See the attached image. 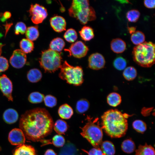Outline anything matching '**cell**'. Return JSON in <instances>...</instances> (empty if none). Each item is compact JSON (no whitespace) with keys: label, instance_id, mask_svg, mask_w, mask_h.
Wrapping results in <instances>:
<instances>
[{"label":"cell","instance_id":"cell-10","mask_svg":"<svg viewBox=\"0 0 155 155\" xmlns=\"http://www.w3.org/2000/svg\"><path fill=\"white\" fill-rule=\"evenodd\" d=\"M27 56L26 53L21 49L15 50L10 58L9 61L11 65L17 69L23 67L26 63Z\"/></svg>","mask_w":155,"mask_h":155},{"label":"cell","instance_id":"cell-7","mask_svg":"<svg viewBox=\"0 0 155 155\" xmlns=\"http://www.w3.org/2000/svg\"><path fill=\"white\" fill-rule=\"evenodd\" d=\"M62 61L60 53L49 49L42 51L39 61L41 67L45 71L52 73L60 68Z\"/></svg>","mask_w":155,"mask_h":155},{"label":"cell","instance_id":"cell-2","mask_svg":"<svg viewBox=\"0 0 155 155\" xmlns=\"http://www.w3.org/2000/svg\"><path fill=\"white\" fill-rule=\"evenodd\" d=\"M127 115L117 109L106 111L101 117L102 129L112 138L123 136L128 129Z\"/></svg>","mask_w":155,"mask_h":155},{"label":"cell","instance_id":"cell-39","mask_svg":"<svg viewBox=\"0 0 155 155\" xmlns=\"http://www.w3.org/2000/svg\"><path fill=\"white\" fill-rule=\"evenodd\" d=\"M44 101L45 105L50 108L55 106L57 104L56 98L51 95H48L45 96L44 97Z\"/></svg>","mask_w":155,"mask_h":155},{"label":"cell","instance_id":"cell-18","mask_svg":"<svg viewBox=\"0 0 155 155\" xmlns=\"http://www.w3.org/2000/svg\"><path fill=\"white\" fill-rule=\"evenodd\" d=\"M78 153L75 146L70 142H67L61 148L58 155H78Z\"/></svg>","mask_w":155,"mask_h":155},{"label":"cell","instance_id":"cell-45","mask_svg":"<svg viewBox=\"0 0 155 155\" xmlns=\"http://www.w3.org/2000/svg\"><path fill=\"white\" fill-rule=\"evenodd\" d=\"M44 155H57V154L53 150L49 149L46 150Z\"/></svg>","mask_w":155,"mask_h":155},{"label":"cell","instance_id":"cell-15","mask_svg":"<svg viewBox=\"0 0 155 155\" xmlns=\"http://www.w3.org/2000/svg\"><path fill=\"white\" fill-rule=\"evenodd\" d=\"M13 155H38L34 147L24 144L19 146L16 149Z\"/></svg>","mask_w":155,"mask_h":155},{"label":"cell","instance_id":"cell-32","mask_svg":"<svg viewBox=\"0 0 155 155\" xmlns=\"http://www.w3.org/2000/svg\"><path fill=\"white\" fill-rule=\"evenodd\" d=\"M90 103L88 101L85 99H82L77 102L76 106V112L79 114L83 113L88 109Z\"/></svg>","mask_w":155,"mask_h":155},{"label":"cell","instance_id":"cell-42","mask_svg":"<svg viewBox=\"0 0 155 155\" xmlns=\"http://www.w3.org/2000/svg\"><path fill=\"white\" fill-rule=\"evenodd\" d=\"M88 155H104L100 148H94L91 149L88 152L84 150H82Z\"/></svg>","mask_w":155,"mask_h":155},{"label":"cell","instance_id":"cell-19","mask_svg":"<svg viewBox=\"0 0 155 155\" xmlns=\"http://www.w3.org/2000/svg\"><path fill=\"white\" fill-rule=\"evenodd\" d=\"M58 113L62 119H69L73 115V111L69 105L65 104L60 106L58 110Z\"/></svg>","mask_w":155,"mask_h":155},{"label":"cell","instance_id":"cell-33","mask_svg":"<svg viewBox=\"0 0 155 155\" xmlns=\"http://www.w3.org/2000/svg\"><path fill=\"white\" fill-rule=\"evenodd\" d=\"M44 97L43 94L38 92H35L30 94L28 97V100L31 103L37 104L42 102L44 100Z\"/></svg>","mask_w":155,"mask_h":155},{"label":"cell","instance_id":"cell-38","mask_svg":"<svg viewBox=\"0 0 155 155\" xmlns=\"http://www.w3.org/2000/svg\"><path fill=\"white\" fill-rule=\"evenodd\" d=\"M65 142L64 137L61 135L57 134L53 137L51 144H53L56 147H61L64 145Z\"/></svg>","mask_w":155,"mask_h":155},{"label":"cell","instance_id":"cell-8","mask_svg":"<svg viewBox=\"0 0 155 155\" xmlns=\"http://www.w3.org/2000/svg\"><path fill=\"white\" fill-rule=\"evenodd\" d=\"M29 11L31 16L32 21L35 24L41 23L48 15L45 7L37 3L31 5Z\"/></svg>","mask_w":155,"mask_h":155},{"label":"cell","instance_id":"cell-25","mask_svg":"<svg viewBox=\"0 0 155 155\" xmlns=\"http://www.w3.org/2000/svg\"><path fill=\"white\" fill-rule=\"evenodd\" d=\"M42 75L38 69L34 68L31 69L28 72L27 78L28 81L32 83H36L41 79Z\"/></svg>","mask_w":155,"mask_h":155},{"label":"cell","instance_id":"cell-20","mask_svg":"<svg viewBox=\"0 0 155 155\" xmlns=\"http://www.w3.org/2000/svg\"><path fill=\"white\" fill-rule=\"evenodd\" d=\"M100 148L104 155H114L115 154V147L110 141H105L102 142Z\"/></svg>","mask_w":155,"mask_h":155},{"label":"cell","instance_id":"cell-9","mask_svg":"<svg viewBox=\"0 0 155 155\" xmlns=\"http://www.w3.org/2000/svg\"><path fill=\"white\" fill-rule=\"evenodd\" d=\"M64 50L69 52L70 56L80 58L86 55L88 48L82 41H78L72 44L69 49Z\"/></svg>","mask_w":155,"mask_h":155},{"label":"cell","instance_id":"cell-31","mask_svg":"<svg viewBox=\"0 0 155 155\" xmlns=\"http://www.w3.org/2000/svg\"><path fill=\"white\" fill-rule=\"evenodd\" d=\"M145 36L144 33L140 31H136L131 34V40L132 42L136 45L141 44L144 42Z\"/></svg>","mask_w":155,"mask_h":155},{"label":"cell","instance_id":"cell-24","mask_svg":"<svg viewBox=\"0 0 155 155\" xmlns=\"http://www.w3.org/2000/svg\"><path fill=\"white\" fill-rule=\"evenodd\" d=\"M82 39L86 41H88L92 39L94 36L93 29L89 26H84L79 31Z\"/></svg>","mask_w":155,"mask_h":155},{"label":"cell","instance_id":"cell-30","mask_svg":"<svg viewBox=\"0 0 155 155\" xmlns=\"http://www.w3.org/2000/svg\"><path fill=\"white\" fill-rule=\"evenodd\" d=\"M137 74L136 69L133 66H129L126 67L123 72L124 78L129 81L134 80L136 78Z\"/></svg>","mask_w":155,"mask_h":155},{"label":"cell","instance_id":"cell-17","mask_svg":"<svg viewBox=\"0 0 155 155\" xmlns=\"http://www.w3.org/2000/svg\"><path fill=\"white\" fill-rule=\"evenodd\" d=\"M3 118L7 123L12 124L14 123L18 120V114L15 109L9 108L6 110L3 114Z\"/></svg>","mask_w":155,"mask_h":155},{"label":"cell","instance_id":"cell-14","mask_svg":"<svg viewBox=\"0 0 155 155\" xmlns=\"http://www.w3.org/2000/svg\"><path fill=\"white\" fill-rule=\"evenodd\" d=\"M51 26L57 32H61L65 30L66 22L64 18L60 16H55L51 18L50 20Z\"/></svg>","mask_w":155,"mask_h":155},{"label":"cell","instance_id":"cell-16","mask_svg":"<svg viewBox=\"0 0 155 155\" xmlns=\"http://www.w3.org/2000/svg\"><path fill=\"white\" fill-rule=\"evenodd\" d=\"M111 50L116 53H120L125 50L126 44L125 42L120 38H116L112 40L111 42Z\"/></svg>","mask_w":155,"mask_h":155},{"label":"cell","instance_id":"cell-28","mask_svg":"<svg viewBox=\"0 0 155 155\" xmlns=\"http://www.w3.org/2000/svg\"><path fill=\"white\" fill-rule=\"evenodd\" d=\"M25 34L26 37L28 39L31 41L36 40L39 35L38 26L28 27L26 29Z\"/></svg>","mask_w":155,"mask_h":155},{"label":"cell","instance_id":"cell-6","mask_svg":"<svg viewBox=\"0 0 155 155\" xmlns=\"http://www.w3.org/2000/svg\"><path fill=\"white\" fill-rule=\"evenodd\" d=\"M60 69V72L59 75V77L66 81L68 83L79 86L83 83V71L81 67L73 66L65 61Z\"/></svg>","mask_w":155,"mask_h":155},{"label":"cell","instance_id":"cell-5","mask_svg":"<svg viewBox=\"0 0 155 155\" xmlns=\"http://www.w3.org/2000/svg\"><path fill=\"white\" fill-rule=\"evenodd\" d=\"M88 122L81 128V135L86 138L95 148H100L102 142V129L98 123V118L92 120L89 117L87 118Z\"/></svg>","mask_w":155,"mask_h":155},{"label":"cell","instance_id":"cell-3","mask_svg":"<svg viewBox=\"0 0 155 155\" xmlns=\"http://www.w3.org/2000/svg\"><path fill=\"white\" fill-rule=\"evenodd\" d=\"M133 60L138 65L149 67L155 63V44L151 42H144L134 46L132 51Z\"/></svg>","mask_w":155,"mask_h":155},{"label":"cell","instance_id":"cell-27","mask_svg":"<svg viewBox=\"0 0 155 155\" xmlns=\"http://www.w3.org/2000/svg\"><path fill=\"white\" fill-rule=\"evenodd\" d=\"M121 148L125 153L130 154L133 152L135 149V144L130 139L124 140L121 144Z\"/></svg>","mask_w":155,"mask_h":155},{"label":"cell","instance_id":"cell-37","mask_svg":"<svg viewBox=\"0 0 155 155\" xmlns=\"http://www.w3.org/2000/svg\"><path fill=\"white\" fill-rule=\"evenodd\" d=\"M127 64L126 60L121 57L116 58L113 62L114 67L119 71L124 70L126 68Z\"/></svg>","mask_w":155,"mask_h":155},{"label":"cell","instance_id":"cell-43","mask_svg":"<svg viewBox=\"0 0 155 155\" xmlns=\"http://www.w3.org/2000/svg\"><path fill=\"white\" fill-rule=\"evenodd\" d=\"M144 3L145 6L147 8L152 9L155 8L154 0H145L144 1Z\"/></svg>","mask_w":155,"mask_h":155},{"label":"cell","instance_id":"cell-34","mask_svg":"<svg viewBox=\"0 0 155 155\" xmlns=\"http://www.w3.org/2000/svg\"><path fill=\"white\" fill-rule=\"evenodd\" d=\"M133 128L137 132L140 133H144L147 129L146 123L140 120H136L132 123Z\"/></svg>","mask_w":155,"mask_h":155},{"label":"cell","instance_id":"cell-36","mask_svg":"<svg viewBox=\"0 0 155 155\" xmlns=\"http://www.w3.org/2000/svg\"><path fill=\"white\" fill-rule=\"evenodd\" d=\"M140 15V13L139 11L133 9L127 12L126 16L129 21L131 22H135L138 21Z\"/></svg>","mask_w":155,"mask_h":155},{"label":"cell","instance_id":"cell-4","mask_svg":"<svg viewBox=\"0 0 155 155\" xmlns=\"http://www.w3.org/2000/svg\"><path fill=\"white\" fill-rule=\"evenodd\" d=\"M68 11L70 16L76 18L83 24L96 18L94 9L87 0H73Z\"/></svg>","mask_w":155,"mask_h":155},{"label":"cell","instance_id":"cell-13","mask_svg":"<svg viewBox=\"0 0 155 155\" xmlns=\"http://www.w3.org/2000/svg\"><path fill=\"white\" fill-rule=\"evenodd\" d=\"M88 66L91 69L98 70L103 68L105 64V61L103 56L101 54L96 53H93L89 57Z\"/></svg>","mask_w":155,"mask_h":155},{"label":"cell","instance_id":"cell-26","mask_svg":"<svg viewBox=\"0 0 155 155\" xmlns=\"http://www.w3.org/2000/svg\"><path fill=\"white\" fill-rule=\"evenodd\" d=\"M54 129L59 134H64L68 129V125L66 122L61 119L57 120L54 124Z\"/></svg>","mask_w":155,"mask_h":155},{"label":"cell","instance_id":"cell-11","mask_svg":"<svg viewBox=\"0 0 155 155\" xmlns=\"http://www.w3.org/2000/svg\"><path fill=\"white\" fill-rule=\"evenodd\" d=\"M13 89L12 83L6 75L3 74L0 76V89L4 95L9 101H12V95Z\"/></svg>","mask_w":155,"mask_h":155},{"label":"cell","instance_id":"cell-23","mask_svg":"<svg viewBox=\"0 0 155 155\" xmlns=\"http://www.w3.org/2000/svg\"><path fill=\"white\" fill-rule=\"evenodd\" d=\"M65 44V42L62 38L57 37L51 41L49 45L50 49L59 52L62 50Z\"/></svg>","mask_w":155,"mask_h":155},{"label":"cell","instance_id":"cell-12","mask_svg":"<svg viewBox=\"0 0 155 155\" xmlns=\"http://www.w3.org/2000/svg\"><path fill=\"white\" fill-rule=\"evenodd\" d=\"M8 139L12 145L20 146L24 144L26 141L25 135L20 129L14 128L9 133Z\"/></svg>","mask_w":155,"mask_h":155},{"label":"cell","instance_id":"cell-1","mask_svg":"<svg viewBox=\"0 0 155 155\" xmlns=\"http://www.w3.org/2000/svg\"><path fill=\"white\" fill-rule=\"evenodd\" d=\"M54 123L52 117L45 109L38 108L26 111L19 122L20 129L25 137L33 142H41L52 132Z\"/></svg>","mask_w":155,"mask_h":155},{"label":"cell","instance_id":"cell-47","mask_svg":"<svg viewBox=\"0 0 155 155\" xmlns=\"http://www.w3.org/2000/svg\"><path fill=\"white\" fill-rule=\"evenodd\" d=\"M3 45V44H2L0 43V55H1L2 53V47Z\"/></svg>","mask_w":155,"mask_h":155},{"label":"cell","instance_id":"cell-46","mask_svg":"<svg viewBox=\"0 0 155 155\" xmlns=\"http://www.w3.org/2000/svg\"><path fill=\"white\" fill-rule=\"evenodd\" d=\"M136 28L135 27L133 26L128 27L127 30L129 33L132 34L134 33L136 31Z\"/></svg>","mask_w":155,"mask_h":155},{"label":"cell","instance_id":"cell-40","mask_svg":"<svg viewBox=\"0 0 155 155\" xmlns=\"http://www.w3.org/2000/svg\"><path fill=\"white\" fill-rule=\"evenodd\" d=\"M26 29V25L24 23L22 22H18L15 26V34L16 35H18L19 33L24 34L25 33Z\"/></svg>","mask_w":155,"mask_h":155},{"label":"cell","instance_id":"cell-29","mask_svg":"<svg viewBox=\"0 0 155 155\" xmlns=\"http://www.w3.org/2000/svg\"><path fill=\"white\" fill-rule=\"evenodd\" d=\"M20 47L21 50L25 53L31 52L34 48V44L27 38L22 39L20 42Z\"/></svg>","mask_w":155,"mask_h":155},{"label":"cell","instance_id":"cell-21","mask_svg":"<svg viewBox=\"0 0 155 155\" xmlns=\"http://www.w3.org/2000/svg\"><path fill=\"white\" fill-rule=\"evenodd\" d=\"M135 155H155L153 147L146 143L144 145H140L135 150Z\"/></svg>","mask_w":155,"mask_h":155},{"label":"cell","instance_id":"cell-22","mask_svg":"<svg viewBox=\"0 0 155 155\" xmlns=\"http://www.w3.org/2000/svg\"><path fill=\"white\" fill-rule=\"evenodd\" d=\"M121 98L118 93L113 92L109 94L107 97V102L110 106L114 107L119 105L121 102Z\"/></svg>","mask_w":155,"mask_h":155},{"label":"cell","instance_id":"cell-44","mask_svg":"<svg viewBox=\"0 0 155 155\" xmlns=\"http://www.w3.org/2000/svg\"><path fill=\"white\" fill-rule=\"evenodd\" d=\"M11 13L9 11H6L3 14V16L1 18L2 21H4L7 19L9 18L11 16Z\"/></svg>","mask_w":155,"mask_h":155},{"label":"cell","instance_id":"cell-35","mask_svg":"<svg viewBox=\"0 0 155 155\" xmlns=\"http://www.w3.org/2000/svg\"><path fill=\"white\" fill-rule=\"evenodd\" d=\"M64 37L67 41L69 42H73L77 40L78 38L77 34L75 30L70 28L66 30L65 32Z\"/></svg>","mask_w":155,"mask_h":155},{"label":"cell","instance_id":"cell-41","mask_svg":"<svg viewBox=\"0 0 155 155\" xmlns=\"http://www.w3.org/2000/svg\"><path fill=\"white\" fill-rule=\"evenodd\" d=\"M9 64L7 59L3 56H0V72H4L8 68Z\"/></svg>","mask_w":155,"mask_h":155}]
</instances>
